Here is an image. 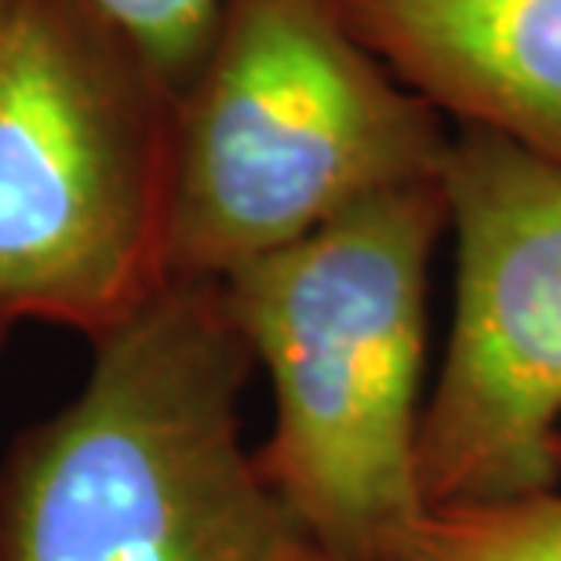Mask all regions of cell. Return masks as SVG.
Listing matches in <instances>:
<instances>
[{
  "label": "cell",
  "instance_id": "8",
  "mask_svg": "<svg viewBox=\"0 0 561 561\" xmlns=\"http://www.w3.org/2000/svg\"><path fill=\"white\" fill-rule=\"evenodd\" d=\"M175 88L194 73L222 0H92Z\"/></svg>",
  "mask_w": 561,
  "mask_h": 561
},
{
  "label": "cell",
  "instance_id": "7",
  "mask_svg": "<svg viewBox=\"0 0 561 561\" xmlns=\"http://www.w3.org/2000/svg\"><path fill=\"white\" fill-rule=\"evenodd\" d=\"M383 561H561V485L431 507Z\"/></svg>",
  "mask_w": 561,
  "mask_h": 561
},
{
  "label": "cell",
  "instance_id": "9",
  "mask_svg": "<svg viewBox=\"0 0 561 561\" xmlns=\"http://www.w3.org/2000/svg\"><path fill=\"white\" fill-rule=\"evenodd\" d=\"M280 561H335L329 554H321L318 547H310V543H299L296 551H291L288 558H280Z\"/></svg>",
  "mask_w": 561,
  "mask_h": 561
},
{
  "label": "cell",
  "instance_id": "5",
  "mask_svg": "<svg viewBox=\"0 0 561 561\" xmlns=\"http://www.w3.org/2000/svg\"><path fill=\"white\" fill-rule=\"evenodd\" d=\"M453 318L426 390V511L561 485V164L453 128Z\"/></svg>",
  "mask_w": 561,
  "mask_h": 561
},
{
  "label": "cell",
  "instance_id": "3",
  "mask_svg": "<svg viewBox=\"0 0 561 561\" xmlns=\"http://www.w3.org/2000/svg\"><path fill=\"white\" fill-rule=\"evenodd\" d=\"M453 128L335 0H222L175 99L164 277L227 280L394 190L442 179Z\"/></svg>",
  "mask_w": 561,
  "mask_h": 561
},
{
  "label": "cell",
  "instance_id": "4",
  "mask_svg": "<svg viewBox=\"0 0 561 561\" xmlns=\"http://www.w3.org/2000/svg\"><path fill=\"white\" fill-rule=\"evenodd\" d=\"M175 99L92 0H0V335L99 340L168 285Z\"/></svg>",
  "mask_w": 561,
  "mask_h": 561
},
{
  "label": "cell",
  "instance_id": "6",
  "mask_svg": "<svg viewBox=\"0 0 561 561\" xmlns=\"http://www.w3.org/2000/svg\"><path fill=\"white\" fill-rule=\"evenodd\" d=\"M448 128L561 164V0H335Z\"/></svg>",
  "mask_w": 561,
  "mask_h": 561
},
{
  "label": "cell",
  "instance_id": "10",
  "mask_svg": "<svg viewBox=\"0 0 561 561\" xmlns=\"http://www.w3.org/2000/svg\"><path fill=\"white\" fill-rule=\"evenodd\" d=\"M558 456H561V442H558Z\"/></svg>",
  "mask_w": 561,
  "mask_h": 561
},
{
  "label": "cell",
  "instance_id": "2",
  "mask_svg": "<svg viewBox=\"0 0 561 561\" xmlns=\"http://www.w3.org/2000/svg\"><path fill=\"white\" fill-rule=\"evenodd\" d=\"M445 233L431 179L219 280L274 394L260 470L302 540L335 561H383L426 511L420 431Z\"/></svg>",
  "mask_w": 561,
  "mask_h": 561
},
{
  "label": "cell",
  "instance_id": "1",
  "mask_svg": "<svg viewBox=\"0 0 561 561\" xmlns=\"http://www.w3.org/2000/svg\"><path fill=\"white\" fill-rule=\"evenodd\" d=\"M252 373L219 280H168L11 445L0 561L288 558L307 540L244 442Z\"/></svg>",
  "mask_w": 561,
  "mask_h": 561
}]
</instances>
